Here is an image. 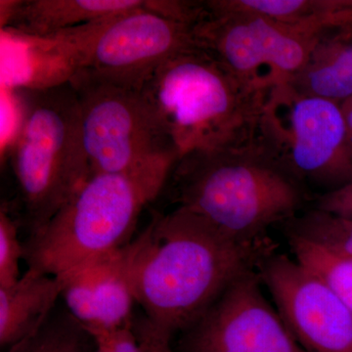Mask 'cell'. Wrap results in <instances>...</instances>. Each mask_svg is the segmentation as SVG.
<instances>
[{
	"label": "cell",
	"instance_id": "cell-24",
	"mask_svg": "<svg viewBox=\"0 0 352 352\" xmlns=\"http://www.w3.org/2000/svg\"><path fill=\"white\" fill-rule=\"evenodd\" d=\"M344 124H346V142L347 153L352 162V96L340 104Z\"/></svg>",
	"mask_w": 352,
	"mask_h": 352
},
{
	"label": "cell",
	"instance_id": "cell-1",
	"mask_svg": "<svg viewBox=\"0 0 352 352\" xmlns=\"http://www.w3.org/2000/svg\"><path fill=\"white\" fill-rule=\"evenodd\" d=\"M270 237L239 241L188 210L157 214L120 250L136 303L153 327L173 340L229 287L276 254Z\"/></svg>",
	"mask_w": 352,
	"mask_h": 352
},
{
	"label": "cell",
	"instance_id": "cell-6",
	"mask_svg": "<svg viewBox=\"0 0 352 352\" xmlns=\"http://www.w3.org/2000/svg\"><path fill=\"white\" fill-rule=\"evenodd\" d=\"M80 131L94 173H131L177 152L141 88L80 69L72 76Z\"/></svg>",
	"mask_w": 352,
	"mask_h": 352
},
{
	"label": "cell",
	"instance_id": "cell-17",
	"mask_svg": "<svg viewBox=\"0 0 352 352\" xmlns=\"http://www.w3.org/2000/svg\"><path fill=\"white\" fill-rule=\"evenodd\" d=\"M3 352H97V342L66 307H56L36 332Z\"/></svg>",
	"mask_w": 352,
	"mask_h": 352
},
{
	"label": "cell",
	"instance_id": "cell-11",
	"mask_svg": "<svg viewBox=\"0 0 352 352\" xmlns=\"http://www.w3.org/2000/svg\"><path fill=\"white\" fill-rule=\"evenodd\" d=\"M287 327L307 352H352V311L296 259L274 254L258 268Z\"/></svg>",
	"mask_w": 352,
	"mask_h": 352
},
{
	"label": "cell",
	"instance_id": "cell-4",
	"mask_svg": "<svg viewBox=\"0 0 352 352\" xmlns=\"http://www.w3.org/2000/svg\"><path fill=\"white\" fill-rule=\"evenodd\" d=\"M176 163L166 160L135 173L90 175L47 226L25 241L28 268L65 278L120 251Z\"/></svg>",
	"mask_w": 352,
	"mask_h": 352
},
{
	"label": "cell",
	"instance_id": "cell-8",
	"mask_svg": "<svg viewBox=\"0 0 352 352\" xmlns=\"http://www.w3.org/2000/svg\"><path fill=\"white\" fill-rule=\"evenodd\" d=\"M194 32L201 47L241 80L263 91L292 82L318 34L256 15L212 13L207 8Z\"/></svg>",
	"mask_w": 352,
	"mask_h": 352
},
{
	"label": "cell",
	"instance_id": "cell-9",
	"mask_svg": "<svg viewBox=\"0 0 352 352\" xmlns=\"http://www.w3.org/2000/svg\"><path fill=\"white\" fill-rule=\"evenodd\" d=\"M170 0L104 21L82 52L80 69L141 88L168 58L198 45L195 25L168 18Z\"/></svg>",
	"mask_w": 352,
	"mask_h": 352
},
{
	"label": "cell",
	"instance_id": "cell-15",
	"mask_svg": "<svg viewBox=\"0 0 352 352\" xmlns=\"http://www.w3.org/2000/svg\"><path fill=\"white\" fill-rule=\"evenodd\" d=\"M64 281L32 270L15 284L0 288V346L2 351L32 335L57 307Z\"/></svg>",
	"mask_w": 352,
	"mask_h": 352
},
{
	"label": "cell",
	"instance_id": "cell-18",
	"mask_svg": "<svg viewBox=\"0 0 352 352\" xmlns=\"http://www.w3.org/2000/svg\"><path fill=\"white\" fill-rule=\"evenodd\" d=\"M287 236L300 238L329 252L352 258V219L314 208L285 223Z\"/></svg>",
	"mask_w": 352,
	"mask_h": 352
},
{
	"label": "cell",
	"instance_id": "cell-16",
	"mask_svg": "<svg viewBox=\"0 0 352 352\" xmlns=\"http://www.w3.org/2000/svg\"><path fill=\"white\" fill-rule=\"evenodd\" d=\"M205 6L210 12L250 14L317 34L328 28L331 0H210Z\"/></svg>",
	"mask_w": 352,
	"mask_h": 352
},
{
	"label": "cell",
	"instance_id": "cell-19",
	"mask_svg": "<svg viewBox=\"0 0 352 352\" xmlns=\"http://www.w3.org/2000/svg\"><path fill=\"white\" fill-rule=\"evenodd\" d=\"M295 259L323 280L352 311V258L287 236Z\"/></svg>",
	"mask_w": 352,
	"mask_h": 352
},
{
	"label": "cell",
	"instance_id": "cell-22",
	"mask_svg": "<svg viewBox=\"0 0 352 352\" xmlns=\"http://www.w3.org/2000/svg\"><path fill=\"white\" fill-rule=\"evenodd\" d=\"M314 208L352 219V180L340 188L317 196Z\"/></svg>",
	"mask_w": 352,
	"mask_h": 352
},
{
	"label": "cell",
	"instance_id": "cell-14",
	"mask_svg": "<svg viewBox=\"0 0 352 352\" xmlns=\"http://www.w3.org/2000/svg\"><path fill=\"white\" fill-rule=\"evenodd\" d=\"M296 91L342 104L352 96V29L326 28L289 82Z\"/></svg>",
	"mask_w": 352,
	"mask_h": 352
},
{
	"label": "cell",
	"instance_id": "cell-10",
	"mask_svg": "<svg viewBox=\"0 0 352 352\" xmlns=\"http://www.w3.org/2000/svg\"><path fill=\"white\" fill-rule=\"evenodd\" d=\"M258 271L234 282L179 335L178 352H307L263 296Z\"/></svg>",
	"mask_w": 352,
	"mask_h": 352
},
{
	"label": "cell",
	"instance_id": "cell-2",
	"mask_svg": "<svg viewBox=\"0 0 352 352\" xmlns=\"http://www.w3.org/2000/svg\"><path fill=\"white\" fill-rule=\"evenodd\" d=\"M141 91L179 159L261 149L259 126L270 90L248 85L199 44L160 65Z\"/></svg>",
	"mask_w": 352,
	"mask_h": 352
},
{
	"label": "cell",
	"instance_id": "cell-12",
	"mask_svg": "<svg viewBox=\"0 0 352 352\" xmlns=\"http://www.w3.org/2000/svg\"><path fill=\"white\" fill-rule=\"evenodd\" d=\"M119 252L61 278L65 307L89 332L132 325L136 300L122 270Z\"/></svg>",
	"mask_w": 352,
	"mask_h": 352
},
{
	"label": "cell",
	"instance_id": "cell-20",
	"mask_svg": "<svg viewBox=\"0 0 352 352\" xmlns=\"http://www.w3.org/2000/svg\"><path fill=\"white\" fill-rule=\"evenodd\" d=\"M21 222L7 205L0 210V288H6L20 279V261L24 259V243L19 238Z\"/></svg>",
	"mask_w": 352,
	"mask_h": 352
},
{
	"label": "cell",
	"instance_id": "cell-13",
	"mask_svg": "<svg viewBox=\"0 0 352 352\" xmlns=\"http://www.w3.org/2000/svg\"><path fill=\"white\" fill-rule=\"evenodd\" d=\"M149 3L143 0H1V30L31 38H50Z\"/></svg>",
	"mask_w": 352,
	"mask_h": 352
},
{
	"label": "cell",
	"instance_id": "cell-5",
	"mask_svg": "<svg viewBox=\"0 0 352 352\" xmlns=\"http://www.w3.org/2000/svg\"><path fill=\"white\" fill-rule=\"evenodd\" d=\"M23 94V120L12 144L13 170L28 238L47 226L90 176L80 107L72 83Z\"/></svg>",
	"mask_w": 352,
	"mask_h": 352
},
{
	"label": "cell",
	"instance_id": "cell-21",
	"mask_svg": "<svg viewBox=\"0 0 352 352\" xmlns=\"http://www.w3.org/2000/svg\"><path fill=\"white\" fill-rule=\"evenodd\" d=\"M132 330L140 352H175L171 340L157 332L145 316H134Z\"/></svg>",
	"mask_w": 352,
	"mask_h": 352
},
{
	"label": "cell",
	"instance_id": "cell-3",
	"mask_svg": "<svg viewBox=\"0 0 352 352\" xmlns=\"http://www.w3.org/2000/svg\"><path fill=\"white\" fill-rule=\"evenodd\" d=\"M168 182L176 208L247 242L270 237V227L293 219L307 201L302 183L263 149L187 155Z\"/></svg>",
	"mask_w": 352,
	"mask_h": 352
},
{
	"label": "cell",
	"instance_id": "cell-23",
	"mask_svg": "<svg viewBox=\"0 0 352 352\" xmlns=\"http://www.w3.org/2000/svg\"><path fill=\"white\" fill-rule=\"evenodd\" d=\"M332 27L352 29V0H332L329 28Z\"/></svg>",
	"mask_w": 352,
	"mask_h": 352
},
{
	"label": "cell",
	"instance_id": "cell-7",
	"mask_svg": "<svg viewBox=\"0 0 352 352\" xmlns=\"http://www.w3.org/2000/svg\"><path fill=\"white\" fill-rule=\"evenodd\" d=\"M259 136L263 151L305 187L327 193L352 180L339 103L277 85L266 94Z\"/></svg>",
	"mask_w": 352,
	"mask_h": 352
}]
</instances>
